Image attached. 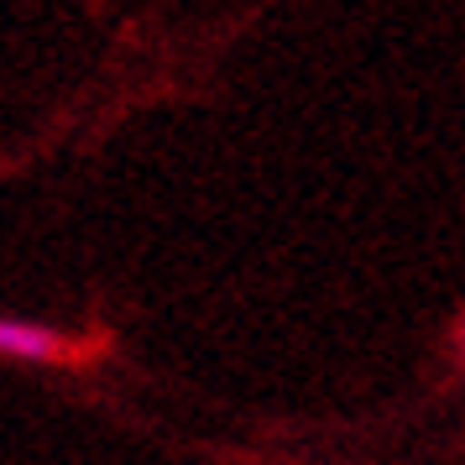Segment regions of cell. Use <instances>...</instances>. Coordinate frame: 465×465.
<instances>
[{"label":"cell","instance_id":"1","mask_svg":"<svg viewBox=\"0 0 465 465\" xmlns=\"http://www.w3.org/2000/svg\"><path fill=\"white\" fill-rule=\"evenodd\" d=\"M0 356H16V361H74L79 351H74L64 335L43 330V324L0 319Z\"/></svg>","mask_w":465,"mask_h":465}]
</instances>
